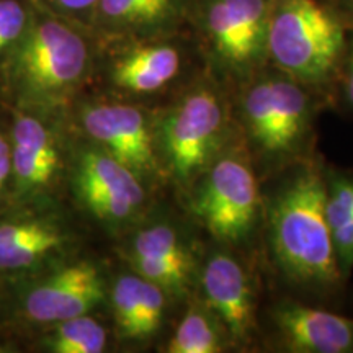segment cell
<instances>
[{
  "label": "cell",
  "instance_id": "2e32d148",
  "mask_svg": "<svg viewBox=\"0 0 353 353\" xmlns=\"http://www.w3.org/2000/svg\"><path fill=\"white\" fill-rule=\"evenodd\" d=\"M121 254L132 272L161 286L165 293L185 291L192 280L193 259L170 224L152 223L136 228Z\"/></svg>",
  "mask_w": 353,
  "mask_h": 353
},
{
  "label": "cell",
  "instance_id": "277c9868",
  "mask_svg": "<svg viewBox=\"0 0 353 353\" xmlns=\"http://www.w3.org/2000/svg\"><path fill=\"white\" fill-rule=\"evenodd\" d=\"M7 327L37 334L57 322L94 312L108 299V281L90 259L70 257L37 275L3 281Z\"/></svg>",
  "mask_w": 353,
  "mask_h": 353
},
{
  "label": "cell",
  "instance_id": "e0dca14e",
  "mask_svg": "<svg viewBox=\"0 0 353 353\" xmlns=\"http://www.w3.org/2000/svg\"><path fill=\"white\" fill-rule=\"evenodd\" d=\"M272 321L281 343L290 352H353V317L286 301L275 306Z\"/></svg>",
  "mask_w": 353,
  "mask_h": 353
},
{
  "label": "cell",
  "instance_id": "4316f807",
  "mask_svg": "<svg viewBox=\"0 0 353 353\" xmlns=\"http://www.w3.org/2000/svg\"><path fill=\"white\" fill-rule=\"evenodd\" d=\"M6 317H7V299H6V285L0 281V335L6 330ZM2 347V343H0Z\"/></svg>",
  "mask_w": 353,
  "mask_h": 353
},
{
  "label": "cell",
  "instance_id": "8fae6325",
  "mask_svg": "<svg viewBox=\"0 0 353 353\" xmlns=\"http://www.w3.org/2000/svg\"><path fill=\"white\" fill-rule=\"evenodd\" d=\"M76 242L59 200L8 206L0 211V281L37 275L74 257Z\"/></svg>",
  "mask_w": 353,
  "mask_h": 353
},
{
  "label": "cell",
  "instance_id": "cb8c5ba5",
  "mask_svg": "<svg viewBox=\"0 0 353 353\" xmlns=\"http://www.w3.org/2000/svg\"><path fill=\"white\" fill-rule=\"evenodd\" d=\"M13 205V170L6 120H0V211Z\"/></svg>",
  "mask_w": 353,
  "mask_h": 353
},
{
  "label": "cell",
  "instance_id": "7402d4cb",
  "mask_svg": "<svg viewBox=\"0 0 353 353\" xmlns=\"http://www.w3.org/2000/svg\"><path fill=\"white\" fill-rule=\"evenodd\" d=\"M30 19V0H0V65L23 37Z\"/></svg>",
  "mask_w": 353,
  "mask_h": 353
},
{
  "label": "cell",
  "instance_id": "5b68a950",
  "mask_svg": "<svg viewBox=\"0 0 353 353\" xmlns=\"http://www.w3.org/2000/svg\"><path fill=\"white\" fill-rule=\"evenodd\" d=\"M311 92L278 69L273 72L262 69L247 81L241 103L242 125L263 162H288L311 139L314 114Z\"/></svg>",
  "mask_w": 353,
  "mask_h": 353
},
{
  "label": "cell",
  "instance_id": "d4e9b609",
  "mask_svg": "<svg viewBox=\"0 0 353 353\" xmlns=\"http://www.w3.org/2000/svg\"><path fill=\"white\" fill-rule=\"evenodd\" d=\"M334 90L337 92V99L342 108L348 113H353V32L347 33L345 52H343L341 72H339Z\"/></svg>",
  "mask_w": 353,
  "mask_h": 353
},
{
  "label": "cell",
  "instance_id": "44dd1931",
  "mask_svg": "<svg viewBox=\"0 0 353 353\" xmlns=\"http://www.w3.org/2000/svg\"><path fill=\"white\" fill-rule=\"evenodd\" d=\"M221 325L211 319L205 309H192L176 327L167 343L170 353H216L223 350L219 334Z\"/></svg>",
  "mask_w": 353,
  "mask_h": 353
},
{
  "label": "cell",
  "instance_id": "7a4b0ae2",
  "mask_svg": "<svg viewBox=\"0 0 353 353\" xmlns=\"http://www.w3.org/2000/svg\"><path fill=\"white\" fill-rule=\"evenodd\" d=\"M270 245L290 281L324 298L345 285L325 218V170L319 164L286 180L272 201Z\"/></svg>",
  "mask_w": 353,
  "mask_h": 353
},
{
  "label": "cell",
  "instance_id": "3957f363",
  "mask_svg": "<svg viewBox=\"0 0 353 353\" xmlns=\"http://www.w3.org/2000/svg\"><path fill=\"white\" fill-rule=\"evenodd\" d=\"M347 33L322 0H272L268 64L311 90H334Z\"/></svg>",
  "mask_w": 353,
  "mask_h": 353
},
{
  "label": "cell",
  "instance_id": "ac0fdd59",
  "mask_svg": "<svg viewBox=\"0 0 353 353\" xmlns=\"http://www.w3.org/2000/svg\"><path fill=\"white\" fill-rule=\"evenodd\" d=\"M167 293L161 286L139 276L121 273L108 288L114 334L125 342H144L161 329L165 316Z\"/></svg>",
  "mask_w": 353,
  "mask_h": 353
},
{
  "label": "cell",
  "instance_id": "9c48e42d",
  "mask_svg": "<svg viewBox=\"0 0 353 353\" xmlns=\"http://www.w3.org/2000/svg\"><path fill=\"white\" fill-rule=\"evenodd\" d=\"M64 190L88 218L113 234L134 228L148 205V185L108 152L74 131Z\"/></svg>",
  "mask_w": 353,
  "mask_h": 353
},
{
  "label": "cell",
  "instance_id": "ba28073f",
  "mask_svg": "<svg viewBox=\"0 0 353 353\" xmlns=\"http://www.w3.org/2000/svg\"><path fill=\"white\" fill-rule=\"evenodd\" d=\"M272 0H196L192 28L219 76L247 82L268 65Z\"/></svg>",
  "mask_w": 353,
  "mask_h": 353
},
{
  "label": "cell",
  "instance_id": "9a60e30c",
  "mask_svg": "<svg viewBox=\"0 0 353 353\" xmlns=\"http://www.w3.org/2000/svg\"><path fill=\"white\" fill-rule=\"evenodd\" d=\"M206 307L234 343H244L255 327V303L250 278L241 262L228 254H213L201 275Z\"/></svg>",
  "mask_w": 353,
  "mask_h": 353
},
{
  "label": "cell",
  "instance_id": "d6986e66",
  "mask_svg": "<svg viewBox=\"0 0 353 353\" xmlns=\"http://www.w3.org/2000/svg\"><path fill=\"white\" fill-rule=\"evenodd\" d=\"M325 218L347 280L353 270V169L325 170Z\"/></svg>",
  "mask_w": 353,
  "mask_h": 353
},
{
  "label": "cell",
  "instance_id": "4fadbf2b",
  "mask_svg": "<svg viewBox=\"0 0 353 353\" xmlns=\"http://www.w3.org/2000/svg\"><path fill=\"white\" fill-rule=\"evenodd\" d=\"M183 34V33H182ZM182 34L99 44V68L117 97L157 95L176 82L188 65Z\"/></svg>",
  "mask_w": 353,
  "mask_h": 353
},
{
  "label": "cell",
  "instance_id": "ffe728a7",
  "mask_svg": "<svg viewBox=\"0 0 353 353\" xmlns=\"http://www.w3.org/2000/svg\"><path fill=\"white\" fill-rule=\"evenodd\" d=\"M107 327L94 312H88L38 330L33 347L48 353H101L107 350Z\"/></svg>",
  "mask_w": 353,
  "mask_h": 353
},
{
  "label": "cell",
  "instance_id": "30bf717a",
  "mask_svg": "<svg viewBox=\"0 0 353 353\" xmlns=\"http://www.w3.org/2000/svg\"><path fill=\"white\" fill-rule=\"evenodd\" d=\"M68 121L76 134L108 152L148 187L161 175L156 121L141 105L121 97H79L68 108Z\"/></svg>",
  "mask_w": 353,
  "mask_h": 353
},
{
  "label": "cell",
  "instance_id": "484cf974",
  "mask_svg": "<svg viewBox=\"0 0 353 353\" xmlns=\"http://www.w3.org/2000/svg\"><path fill=\"white\" fill-rule=\"evenodd\" d=\"M342 21L347 32H353V0H322Z\"/></svg>",
  "mask_w": 353,
  "mask_h": 353
},
{
  "label": "cell",
  "instance_id": "603a6c76",
  "mask_svg": "<svg viewBox=\"0 0 353 353\" xmlns=\"http://www.w3.org/2000/svg\"><path fill=\"white\" fill-rule=\"evenodd\" d=\"M32 2L34 6L41 7L43 10L90 32L92 19H94L100 0H32Z\"/></svg>",
  "mask_w": 353,
  "mask_h": 353
},
{
  "label": "cell",
  "instance_id": "52a82bcc",
  "mask_svg": "<svg viewBox=\"0 0 353 353\" xmlns=\"http://www.w3.org/2000/svg\"><path fill=\"white\" fill-rule=\"evenodd\" d=\"M13 170V205L59 200L69 162L68 110L3 108Z\"/></svg>",
  "mask_w": 353,
  "mask_h": 353
},
{
  "label": "cell",
  "instance_id": "6da1fadb",
  "mask_svg": "<svg viewBox=\"0 0 353 353\" xmlns=\"http://www.w3.org/2000/svg\"><path fill=\"white\" fill-rule=\"evenodd\" d=\"M97 68L94 34L32 2L28 28L0 65V101L3 108L68 110Z\"/></svg>",
  "mask_w": 353,
  "mask_h": 353
},
{
  "label": "cell",
  "instance_id": "7c38bea8",
  "mask_svg": "<svg viewBox=\"0 0 353 353\" xmlns=\"http://www.w3.org/2000/svg\"><path fill=\"white\" fill-rule=\"evenodd\" d=\"M195 185L192 211L211 236L237 244L254 231L260 214V192L244 157L218 156Z\"/></svg>",
  "mask_w": 353,
  "mask_h": 353
},
{
  "label": "cell",
  "instance_id": "5bb4252c",
  "mask_svg": "<svg viewBox=\"0 0 353 353\" xmlns=\"http://www.w3.org/2000/svg\"><path fill=\"white\" fill-rule=\"evenodd\" d=\"M196 0H100L90 33L99 44L182 34Z\"/></svg>",
  "mask_w": 353,
  "mask_h": 353
},
{
  "label": "cell",
  "instance_id": "8992f818",
  "mask_svg": "<svg viewBox=\"0 0 353 353\" xmlns=\"http://www.w3.org/2000/svg\"><path fill=\"white\" fill-rule=\"evenodd\" d=\"M228 112L208 81L193 83L156 121L161 167L180 187H193L208 170L226 138Z\"/></svg>",
  "mask_w": 353,
  "mask_h": 353
}]
</instances>
